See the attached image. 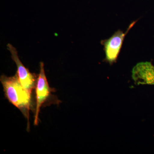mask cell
<instances>
[{
    "instance_id": "5",
    "label": "cell",
    "mask_w": 154,
    "mask_h": 154,
    "mask_svg": "<svg viewBox=\"0 0 154 154\" xmlns=\"http://www.w3.org/2000/svg\"><path fill=\"white\" fill-rule=\"evenodd\" d=\"M132 78L137 85H154V66L149 62L139 63L132 69Z\"/></svg>"
},
{
    "instance_id": "2",
    "label": "cell",
    "mask_w": 154,
    "mask_h": 154,
    "mask_svg": "<svg viewBox=\"0 0 154 154\" xmlns=\"http://www.w3.org/2000/svg\"><path fill=\"white\" fill-rule=\"evenodd\" d=\"M54 89L50 87L44 70V63H40V72L36 81V107L34 124H38V115L42 105L49 98Z\"/></svg>"
},
{
    "instance_id": "1",
    "label": "cell",
    "mask_w": 154,
    "mask_h": 154,
    "mask_svg": "<svg viewBox=\"0 0 154 154\" xmlns=\"http://www.w3.org/2000/svg\"><path fill=\"white\" fill-rule=\"evenodd\" d=\"M5 96L11 104L18 108L29 121L31 106V93L22 85L17 73L12 77L1 76L0 79Z\"/></svg>"
},
{
    "instance_id": "4",
    "label": "cell",
    "mask_w": 154,
    "mask_h": 154,
    "mask_svg": "<svg viewBox=\"0 0 154 154\" xmlns=\"http://www.w3.org/2000/svg\"><path fill=\"white\" fill-rule=\"evenodd\" d=\"M7 47L11 52L12 59L17 65V73L20 83L24 88L31 94L32 90L36 87L37 78L36 79V75L31 73L22 64L19 59L16 48L11 44H8Z\"/></svg>"
},
{
    "instance_id": "3",
    "label": "cell",
    "mask_w": 154,
    "mask_h": 154,
    "mask_svg": "<svg viewBox=\"0 0 154 154\" xmlns=\"http://www.w3.org/2000/svg\"><path fill=\"white\" fill-rule=\"evenodd\" d=\"M136 22H133L130 25L125 33L118 30L110 38L101 41V44L104 46L106 60L109 63H113L117 60L125 37Z\"/></svg>"
}]
</instances>
